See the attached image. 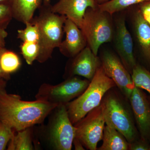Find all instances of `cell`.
Segmentation results:
<instances>
[{"mask_svg": "<svg viewBox=\"0 0 150 150\" xmlns=\"http://www.w3.org/2000/svg\"><path fill=\"white\" fill-rule=\"evenodd\" d=\"M41 7L39 14L31 21L37 24L39 30L40 51L36 61L43 63L51 58L54 49L59 48L62 43L67 18L53 12L50 4Z\"/></svg>", "mask_w": 150, "mask_h": 150, "instance_id": "277c9868", "label": "cell"}, {"mask_svg": "<svg viewBox=\"0 0 150 150\" xmlns=\"http://www.w3.org/2000/svg\"><path fill=\"white\" fill-rule=\"evenodd\" d=\"M139 10L143 17L150 25V1L139 4Z\"/></svg>", "mask_w": 150, "mask_h": 150, "instance_id": "4316f807", "label": "cell"}, {"mask_svg": "<svg viewBox=\"0 0 150 150\" xmlns=\"http://www.w3.org/2000/svg\"><path fill=\"white\" fill-rule=\"evenodd\" d=\"M30 128L17 131L9 143L8 150H32V144Z\"/></svg>", "mask_w": 150, "mask_h": 150, "instance_id": "ac0fdd59", "label": "cell"}, {"mask_svg": "<svg viewBox=\"0 0 150 150\" xmlns=\"http://www.w3.org/2000/svg\"><path fill=\"white\" fill-rule=\"evenodd\" d=\"M54 111L49 126V142L54 149L71 150L75 138L76 128L70 121L66 105H59Z\"/></svg>", "mask_w": 150, "mask_h": 150, "instance_id": "52a82bcc", "label": "cell"}, {"mask_svg": "<svg viewBox=\"0 0 150 150\" xmlns=\"http://www.w3.org/2000/svg\"><path fill=\"white\" fill-rule=\"evenodd\" d=\"M11 0H0V3H10Z\"/></svg>", "mask_w": 150, "mask_h": 150, "instance_id": "836d02e7", "label": "cell"}, {"mask_svg": "<svg viewBox=\"0 0 150 150\" xmlns=\"http://www.w3.org/2000/svg\"><path fill=\"white\" fill-rule=\"evenodd\" d=\"M90 81L87 79L72 76L55 85L44 83L39 88L35 98L58 106L66 105L83 93Z\"/></svg>", "mask_w": 150, "mask_h": 150, "instance_id": "8992f818", "label": "cell"}, {"mask_svg": "<svg viewBox=\"0 0 150 150\" xmlns=\"http://www.w3.org/2000/svg\"><path fill=\"white\" fill-rule=\"evenodd\" d=\"M135 86L145 90L150 94V72L144 67L137 64L131 74Z\"/></svg>", "mask_w": 150, "mask_h": 150, "instance_id": "44dd1931", "label": "cell"}, {"mask_svg": "<svg viewBox=\"0 0 150 150\" xmlns=\"http://www.w3.org/2000/svg\"><path fill=\"white\" fill-rule=\"evenodd\" d=\"M134 26L143 55L150 62V25L143 17L139 10L134 16Z\"/></svg>", "mask_w": 150, "mask_h": 150, "instance_id": "2e32d148", "label": "cell"}, {"mask_svg": "<svg viewBox=\"0 0 150 150\" xmlns=\"http://www.w3.org/2000/svg\"><path fill=\"white\" fill-rule=\"evenodd\" d=\"M64 40L59 46L60 52L69 58H74L87 46L83 33L74 22L67 18L64 26Z\"/></svg>", "mask_w": 150, "mask_h": 150, "instance_id": "4fadbf2b", "label": "cell"}, {"mask_svg": "<svg viewBox=\"0 0 150 150\" xmlns=\"http://www.w3.org/2000/svg\"><path fill=\"white\" fill-rule=\"evenodd\" d=\"M115 87V83L106 75L100 65L83 93L66 105L73 125L99 106L106 92Z\"/></svg>", "mask_w": 150, "mask_h": 150, "instance_id": "3957f363", "label": "cell"}, {"mask_svg": "<svg viewBox=\"0 0 150 150\" xmlns=\"http://www.w3.org/2000/svg\"><path fill=\"white\" fill-rule=\"evenodd\" d=\"M13 129L0 121V150H5L14 135Z\"/></svg>", "mask_w": 150, "mask_h": 150, "instance_id": "d4e9b609", "label": "cell"}, {"mask_svg": "<svg viewBox=\"0 0 150 150\" xmlns=\"http://www.w3.org/2000/svg\"><path fill=\"white\" fill-rule=\"evenodd\" d=\"M13 18L10 3H0V29L6 30Z\"/></svg>", "mask_w": 150, "mask_h": 150, "instance_id": "cb8c5ba5", "label": "cell"}, {"mask_svg": "<svg viewBox=\"0 0 150 150\" xmlns=\"http://www.w3.org/2000/svg\"><path fill=\"white\" fill-rule=\"evenodd\" d=\"M149 100L150 102V96L149 97Z\"/></svg>", "mask_w": 150, "mask_h": 150, "instance_id": "e575fe53", "label": "cell"}, {"mask_svg": "<svg viewBox=\"0 0 150 150\" xmlns=\"http://www.w3.org/2000/svg\"><path fill=\"white\" fill-rule=\"evenodd\" d=\"M100 65L97 56L87 46L74 57L70 67L71 77L77 75L91 81Z\"/></svg>", "mask_w": 150, "mask_h": 150, "instance_id": "5bb4252c", "label": "cell"}, {"mask_svg": "<svg viewBox=\"0 0 150 150\" xmlns=\"http://www.w3.org/2000/svg\"><path fill=\"white\" fill-rule=\"evenodd\" d=\"M105 124L100 104L74 125L76 128L75 138L82 143L84 147L96 150L98 144L103 137Z\"/></svg>", "mask_w": 150, "mask_h": 150, "instance_id": "ba28073f", "label": "cell"}, {"mask_svg": "<svg viewBox=\"0 0 150 150\" xmlns=\"http://www.w3.org/2000/svg\"><path fill=\"white\" fill-rule=\"evenodd\" d=\"M73 144L75 146V149L76 150H84V146L82 143L78 139L75 138L73 142Z\"/></svg>", "mask_w": 150, "mask_h": 150, "instance_id": "f546056e", "label": "cell"}, {"mask_svg": "<svg viewBox=\"0 0 150 150\" xmlns=\"http://www.w3.org/2000/svg\"><path fill=\"white\" fill-rule=\"evenodd\" d=\"M113 88L106 92L100 103L105 124L119 131L131 143L140 137L131 105L121 92Z\"/></svg>", "mask_w": 150, "mask_h": 150, "instance_id": "7a4b0ae2", "label": "cell"}, {"mask_svg": "<svg viewBox=\"0 0 150 150\" xmlns=\"http://www.w3.org/2000/svg\"><path fill=\"white\" fill-rule=\"evenodd\" d=\"M43 0H11L13 18L25 24L32 21L36 10Z\"/></svg>", "mask_w": 150, "mask_h": 150, "instance_id": "9a60e30c", "label": "cell"}, {"mask_svg": "<svg viewBox=\"0 0 150 150\" xmlns=\"http://www.w3.org/2000/svg\"><path fill=\"white\" fill-rule=\"evenodd\" d=\"M95 1L98 4H101L107 2L109 1L110 0H95Z\"/></svg>", "mask_w": 150, "mask_h": 150, "instance_id": "1f68e13d", "label": "cell"}, {"mask_svg": "<svg viewBox=\"0 0 150 150\" xmlns=\"http://www.w3.org/2000/svg\"><path fill=\"white\" fill-rule=\"evenodd\" d=\"M51 0H43V4L48 5L50 4V2Z\"/></svg>", "mask_w": 150, "mask_h": 150, "instance_id": "d6a6232c", "label": "cell"}, {"mask_svg": "<svg viewBox=\"0 0 150 150\" xmlns=\"http://www.w3.org/2000/svg\"><path fill=\"white\" fill-rule=\"evenodd\" d=\"M6 82L5 81V80L0 78V90L4 88Z\"/></svg>", "mask_w": 150, "mask_h": 150, "instance_id": "4dcf8cb0", "label": "cell"}, {"mask_svg": "<svg viewBox=\"0 0 150 150\" xmlns=\"http://www.w3.org/2000/svg\"><path fill=\"white\" fill-rule=\"evenodd\" d=\"M101 65L104 72L115 83L121 93L129 100L135 86L131 74L116 55L105 51L101 58Z\"/></svg>", "mask_w": 150, "mask_h": 150, "instance_id": "9c48e42d", "label": "cell"}, {"mask_svg": "<svg viewBox=\"0 0 150 150\" xmlns=\"http://www.w3.org/2000/svg\"><path fill=\"white\" fill-rule=\"evenodd\" d=\"M109 14L100 9L88 8L79 28L83 33L88 46L97 56L100 47L108 43L113 38V28Z\"/></svg>", "mask_w": 150, "mask_h": 150, "instance_id": "5b68a950", "label": "cell"}, {"mask_svg": "<svg viewBox=\"0 0 150 150\" xmlns=\"http://www.w3.org/2000/svg\"><path fill=\"white\" fill-rule=\"evenodd\" d=\"M6 48H0V59H1V56L3 52L5 51ZM0 78L4 79V80H8L10 79V75L8 74H6L4 72L1 68V65H0Z\"/></svg>", "mask_w": 150, "mask_h": 150, "instance_id": "f1b7e54d", "label": "cell"}, {"mask_svg": "<svg viewBox=\"0 0 150 150\" xmlns=\"http://www.w3.org/2000/svg\"><path fill=\"white\" fill-rule=\"evenodd\" d=\"M0 65L4 72L10 75L20 69L21 61L16 53L6 49L1 56Z\"/></svg>", "mask_w": 150, "mask_h": 150, "instance_id": "ffe728a7", "label": "cell"}, {"mask_svg": "<svg viewBox=\"0 0 150 150\" xmlns=\"http://www.w3.org/2000/svg\"><path fill=\"white\" fill-rule=\"evenodd\" d=\"M103 144L98 150H128L129 143L120 132L109 126H105Z\"/></svg>", "mask_w": 150, "mask_h": 150, "instance_id": "e0dca14e", "label": "cell"}, {"mask_svg": "<svg viewBox=\"0 0 150 150\" xmlns=\"http://www.w3.org/2000/svg\"><path fill=\"white\" fill-rule=\"evenodd\" d=\"M25 28L18 30V38L23 42H34L38 43L39 32L36 23L31 21L25 23Z\"/></svg>", "mask_w": 150, "mask_h": 150, "instance_id": "7402d4cb", "label": "cell"}, {"mask_svg": "<svg viewBox=\"0 0 150 150\" xmlns=\"http://www.w3.org/2000/svg\"><path fill=\"white\" fill-rule=\"evenodd\" d=\"M140 138L150 144V102L142 89L134 87L129 99Z\"/></svg>", "mask_w": 150, "mask_h": 150, "instance_id": "30bf717a", "label": "cell"}, {"mask_svg": "<svg viewBox=\"0 0 150 150\" xmlns=\"http://www.w3.org/2000/svg\"><path fill=\"white\" fill-rule=\"evenodd\" d=\"M115 25V48L121 62L131 74L132 70L137 64L134 55L132 36L126 27L124 17L118 18Z\"/></svg>", "mask_w": 150, "mask_h": 150, "instance_id": "8fae6325", "label": "cell"}, {"mask_svg": "<svg viewBox=\"0 0 150 150\" xmlns=\"http://www.w3.org/2000/svg\"><path fill=\"white\" fill-rule=\"evenodd\" d=\"M129 150H150V144L140 137L138 139L129 143Z\"/></svg>", "mask_w": 150, "mask_h": 150, "instance_id": "484cf974", "label": "cell"}, {"mask_svg": "<svg viewBox=\"0 0 150 150\" xmlns=\"http://www.w3.org/2000/svg\"><path fill=\"white\" fill-rule=\"evenodd\" d=\"M8 33L5 29H0V48H4L6 45V39Z\"/></svg>", "mask_w": 150, "mask_h": 150, "instance_id": "83f0119b", "label": "cell"}, {"mask_svg": "<svg viewBox=\"0 0 150 150\" xmlns=\"http://www.w3.org/2000/svg\"><path fill=\"white\" fill-rule=\"evenodd\" d=\"M150 0H110L104 4H98L100 9L110 15L121 11L131 6L139 4Z\"/></svg>", "mask_w": 150, "mask_h": 150, "instance_id": "d6986e66", "label": "cell"}, {"mask_svg": "<svg viewBox=\"0 0 150 150\" xmlns=\"http://www.w3.org/2000/svg\"><path fill=\"white\" fill-rule=\"evenodd\" d=\"M0 90V121L14 131H21L43 123L58 105L42 100H22L18 95Z\"/></svg>", "mask_w": 150, "mask_h": 150, "instance_id": "6da1fadb", "label": "cell"}, {"mask_svg": "<svg viewBox=\"0 0 150 150\" xmlns=\"http://www.w3.org/2000/svg\"><path fill=\"white\" fill-rule=\"evenodd\" d=\"M95 0H59L51 10L54 13L64 16L80 27L87 9L98 7Z\"/></svg>", "mask_w": 150, "mask_h": 150, "instance_id": "7c38bea8", "label": "cell"}, {"mask_svg": "<svg viewBox=\"0 0 150 150\" xmlns=\"http://www.w3.org/2000/svg\"><path fill=\"white\" fill-rule=\"evenodd\" d=\"M20 48L22 55L28 64L32 65L37 60L40 51L38 43L23 42Z\"/></svg>", "mask_w": 150, "mask_h": 150, "instance_id": "603a6c76", "label": "cell"}]
</instances>
